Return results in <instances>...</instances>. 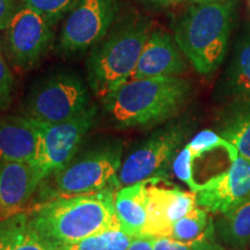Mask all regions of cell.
Masks as SVG:
<instances>
[{
    "mask_svg": "<svg viewBox=\"0 0 250 250\" xmlns=\"http://www.w3.org/2000/svg\"><path fill=\"white\" fill-rule=\"evenodd\" d=\"M134 239L121 227L109 228L76 243L62 246V250H126Z\"/></svg>",
    "mask_w": 250,
    "mask_h": 250,
    "instance_id": "7402d4cb",
    "label": "cell"
},
{
    "mask_svg": "<svg viewBox=\"0 0 250 250\" xmlns=\"http://www.w3.org/2000/svg\"><path fill=\"white\" fill-rule=\"evenodd\" d=\"M0 51H1V42H0Z\"/></svg>",
    "mask_w": 250,
    "mask_h": 250,
    "instance_id": "f546056e",
    "label": "cell"
},
{
    "mask_svg": "<svg viewBox=\"0 0 250 250\" xmlns=\"http://www.w3.org/2000/svg\"><path fill=\"white\" fill-rule=\"evenodd\" d=\"M123 162V144L107 139L77 153L72 160L54 174L59 195L96 192L118 186V173Z\"/></svg>",
    "mask_w": 250,
    "mask_h": 250,
    "instance_id": "5b68a950",
    "label": "cell"
},
{
    "mask_svg": "<svg viewBox=\"0 0 250 250\" xmlns=\"http://www.w3.org/2000/svg\"><path fill=\"white\" fill-rule=\"evenodd\" d=\"M234 4L229 0L196 1L174 26V39L192 67L203 76L223 62L232 29Z\"/></svg>",
    "mask_w": 250,
    "mask_h": 250,
    "instance_id": "277c9868",
    "label": "cell"
},
{
    "mask_svg": "<svg viewBox=\"0 0 250 250\" xmlns=\"http://www.w3.org/2000/svg\"><path fill=\"white\" fill-rule=\"evenodd\" d=\"M88 86L70 71L51 73L33 85L26 99V116L43 124L74 118L92 107Z\"/></svg>",
    "mask_w": 250,
    "mask_h": 250,
    "instance_id": "8992f818",
    "label": "cell"
},
{
    "mask_svg": "<svg viewBox=\"0 0 250 250\" xmlns=\"http://www.w3.org/2000/svg\"><path fill=\"white\" fill-rule=\"evenodd\" d=\"M19 6V0H0V30H6Z\"/></svg>",
    "mask_w": 250,
    "mask_h": 250,
    "instance_id": "484cf974",
    "label": "cell"
},
{
    "mask_svg": "<svg viewBox=\"0 0 250 250\" xmlns=\"http://www.w3.org/2000/svg\"><path fill=\"white\" fill-rule=\"evenodd\" d=\"M151 31L147 19L131 15L115 22L107 35L90 49L86 74L94 95L102 100L132 79Z\"/></svg>",
    "mask_w": 250,
    "mask_h": 250,
    "instance_id": "3957f363",
    "label": "cell"
},
{
    "mask_svg": "<svg viewBox=\"0 0 250 250\" xmlns=\"http://www.w3.org/2000/svg\"><path fill=\"white\" fill-rule=\"evenodd\" d=\"M152 243L154 250H226L215 235L201 237L192 241H177L169 237H152Z\"/></svg>",
    "mask_w": 250,
    "mask_h": 250,
    "instance_id": "cb8c5ba5",
    "label": "cell"
},
{
    "mask_svg": "<svg viewBox=\"0 0 250 250\" xmlns=\"http://www.w3.org/2000/svg\"><path fill=\"white\" fill-rule=\"evenodd\" d=\"M218 131L235 146L239 155L250 160V100L228 103L219 117Z\"/></svg>",
    "mask_w": 250,
    "mask_h": 250,
    "instance_id": "ac0fdd59",
    "label": "cell"
},
{
    "mask_svg": "<svg viewBox=\"0 0 250 250\" xmlns=\"http://www.w3.org/2000/svg\"><path fill=\"white\" fill-rule=\"evenodd\" d=\"M196 193L197 206L221 214L250 198V160L239 155L226 171L201 184Z\"/></svg>",
    "mask_w": 250,
    "mask_h": 250,
    "instance_id": "8fae6325",
    "label": "cell"
},
{
    "mask_svg": "<svg viewBox=\"0 0 250 250\" xmlns=\"http://www.w3.org/2000/svg\"><path fill=\"white\" fill-rule=\"evenodd\" d=\"M191 129V122L176 121L139 144L122 162L118 173L120 188L156 177L166 179Z\"/></svg>",
    "mask_w": 250,
    "mask_h": 250,
    "instance_id": "52a82bcc",
    "label": "cell"
},
{
    "mask_svg": "<svg viewBox=\"0 0 250 250\" xmlns=\"http://www.w3.org/2000/svg\"><path fill=\"white\" fill-rule=\"evenodd\" d=\"M20 2L39 13L50 26L56 27L76 7L79 0H20Z\"/></svg>",
    "mask_w": 250,
    "mask_h": 250,
    "instance_id": "603a6c76",
    "label": "cell"
},
{
    "mask_svg": "<svg viewBox=\"0 0 250 250\" xmlns=\"http://www.w3.org/2000/svg\"><path fill=\"white\" fill-rule=\"evenodd\" d=\"M187 71L184 55L176 41L160 29H152L134 71L132 79L179 77Z\"/></svg>",
    "mask_w": 250,
    "mask_h": 250,
    "instance_id": "4fadbf2b",
    "label": "cell"
},
{
    "mask_svg": "<svg viewBox=\"0 0 250 250\" xmlns=\"http://www.w3.org/2000/svg\"><path fill=\"white\" fill-rule=\"evenodd\" d=\"M118 189L59 195L40 205L30 214L34 226L49 241L59 247L72 245L94 234L121 227L114 199Z\"/></svg>",
    "mask_w": 250,
    "mask_h": 250,
    "instance_id": "7a4b0ae2",
    "label": "cell"
},
{
    "mask_svg": "<svg viewBox=\"0 0 250 250\" xmlns=\"http://www.w3.org/2000/svg\"><path fill=\"white\" fill-rule=\"evenodd\" d=\"M147 181L120 188L115 193L114 206L122 229L129 235L142 236L147 223Z\"/></svg>",
    "mask_w": 250,
    "mask_h": 250,
    "instance_id": "2e32d148",
    "label": "cell"
},
{
    "mask_svg": "<svg viewBox=\"0 0 250 250\" xmlns=\"http://www.w3.org/2000/svg\"><path fill=\"white\" fill-rule=\"evenodd\" d=\"M0 250H62L34 226L29 213L20 212L0 220Z\"/></svg>",
    "mask_w": 250,
    "mask_h": 250,
    "instance_id": "e0dca14e",
    "label": "cell"
},
{
    "mask_svg": "<svg viewBox=\"0 0 250 250\" xmlns=\"http://www.w3.org/2000/svg\"><path fill=\"white\" fill-rule=\"evenodd\" d=\"M221 95L229 102L250 100V31L237 43L225 76Z\"/></svg>",
    "mask_w": 250,
    "mask_h": 250,
    "instance_id": "ffe728a7",
    "label": "cell"
},
{
    "mask_svg": "<svg viewBox=\"0 0 250 250\" xmlns=\"http://www.w3.org/2000/svg\"><path fill=\"white\" fill-rule=\"evenodd\" d=\"M120 0H79L65 18L57 49L76 55L92 49L116 22Z\"/></svg>",
    "mask_w": 250,
    "mask_h": 250,
    "instance_id": "9c48e42d",
    "label": "cell"
},
{
    "mask_svg": "<svg viewBox=\"0 0 250 250\" xmlns=\"http://www.w3.org/2000/svg\"><path fill=\"white\" fill-rule=\"evenodd\" d=\"M197 1H215V0H197Z\"/></svg>",
    "mask_w": 250,
    "mask_h": 250,
    "instance_id": "f1b7e54d",
    "label": "cell"
},
{
    "mask_svg": "<svg viewBox=\"0 0 250 250\" xmlns=\"http://www.w3.org/2000/svg\"><path fill=\"white\" fill-rule=\"evenodd\" d=\"M191 94L180 77L130 79L102 99L103 112L116 129L149 127L171 120Z\"/></svg>",
    "mask_w": 250,
    "mask_h": 250,
    "instance_id": "6da1fadb",
    "label": "cell"
},
{
    "mask_svg": "<svg viewBox=\"0 0 250 250\" xmlns=\"http://www.w3.org/2000/svg\"><path fill=\"white\" fill-rule=\"evenodd\" d=\"M43 180L31 162L0 164V220L23 212Z\"/></svg>",
    "mask_w": 250,
    "mask_h": 250,
    "instance_id": "5bb4252c",
    "label": "cell"
},
{
    "mask_svg": "<svg viewBox=\"0 0 250 250\" xmlns=\"http://www.w3.org/2000/svg\"><path fill=\"white\" fill-rule=\"evenodd\" d=\"M146 1L151 2L153 5L162 6V7H167V6H175L183 2L184 0H146Z\"/></svg>",
    "mask_w": 250,
    "mask_h": 250,
    "instance_id": "83f0119b",
    "label": "cell"
},
{
    "mask_svg": "<svg viewBox=\"0 0 250 250\" xmlns=\"http://www.w3.org/2000/svg\"><path fill=\"white\" fill-rule=\"evenodd\" d=\"M164 179L147 181V223L142 236L161 237L166 230L197 206L196 193L177 187L159 186Z\"/></svg>",
    "mask_w": 250,
    "mask_h": 250,
    "instance_id": "7c38bea8",
    "label": "cell"
},
{
    "mask_svg": "<svg viewBox=\"0 0 250 250\" xmlns=\"http://www.w3.org/2000/svg\"><path fill=\"white\" fill-rule=\"evenodd\" d=\"M126 250H154L152 243V237L137 236L134 237Z\"/></svg>",
    "mask_w": 250,
    "mask_h": 250,
    "instance_id": "4316f807",
    "label": "cell"
},
{
    "mask_svg": "<svg viewBox=\"0 0 250 250\" xmlns=\"http://www.w3.org/2000/svg\"><path fill=\"white\" fill-rule=\"evenodd\" d=\"M215 235L214 219L204 208L196 206L189 213L171 225L161 237L177 241H192L201 237Z\"/></svg>",
    "mask_w": 250,
    "mask_h": 250,
    "instance_id": "44dd1931",
    "label": "cell"
},
{
    "mask_svg": "<svg viewBox=\"0 0 250 250\" xmlns=\"http://www.w3.org/2000/svg\"><path fill=\"white\" fill-rule=\"evenodd\" d=\"M96 116L98 108L92 105L71 120L54 124L41 123L36 154L31 164L43 179L62 169L79 152L81 144L95 124Z\"/></svg>",
    "mask_w": 250,
    "mask_h": 250,
    "instance_id": "ba28073f",
    "label": "cell"
},
{
    "mask_svg": "<svg viewBox=\"0 0 250 250\" xmlns=\"http://www.w3.org/2000/svg\"><path fill=\"white\" fill-rule=\"evenodd\" d=\"M248 2H249V7H250V0H248Z\"/></svg>",
    "mask_w": 250,
    "mask_h": 250,
    "instance_id": "4dcf8cb0",
    "label": "cell"
},
{
    "mask_svg": "<svg viewBox=\"0 0 250 250\" xmlns=\"http://www.w3.org/2000/svg\"><path fill=\"white\" fill-rule=\"evenodd\" d=\"M54 39V27L20 2L6 28V44L12 64L23 71L34 68L48 55Z\"/></svg>",
    "mask_w": 250,
    "mask_h": 250,
    "instance_id": "30bf717a",
    "label": "cell"
},
{
    "mask_svg": "<svg viewBox=\"0 0 250 250\" xmlns=\"http://www.w3.org/2000/svg\"><path fill=\"white\" fill-rule=\"evenodd\" d=\"M215 236L225 248H250V198L242 204L219 214L214 220Z\"/></svg>",
    "mask_w": 250,
    "mask_h": 250,
    "instance_id": "d6986e66",
    "label": "cell"
},
{
    "mask_svg": "<svg viewBox=\"0 0 250 250\" xmlns=\"http://www.w3.org/2000/svg\"><path fill=\"white\" fill-rule=\"evenodd\" d=\"M14 77L0 51V110L7 109L12 101Z\"/></svg>",
    "mask_w": 250,
    "mask_h": 250,
    "instance_id": "d4e9b609",
    "label": "cell"
},
{
    "mask_svg": "<svg viewBox=\"0 0 250 250\" xmlns=\"http://www.w3.org/2000/svg\"><path fill=\"white\" fill-rule=\"evenodd\" d=\"M40 126V122L26 115L0 117V164L33 161Z\"/></svg>",
    "mask_w": 250,
    "mask_h": 250,
    "instance_id": "9a60e30c",
    "label": "cell"
}]
</instances>
